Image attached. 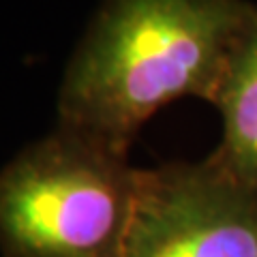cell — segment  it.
<instances>
[{"instance_id": "obj_2", "label": "cell", "mask_w": 257, "mask_h": 257, "mask_svg": "<svg viewBox=\"0 0 257 257\" xmlns=\"http://www.w3.org/2000/svg\"><path fill=\"white\" fill-rule=\"evenodd\" d=\"M142 170L56 126L0 170L3 257H122Z\"/></svg>"}, {"instance_id": "obj_1", "label": "cell", "mask_w": 257, "mask_h": 257, "mask_svg": "<svg viewBox=\"0 0 257 257\" xmlns=\"http://www.w3.org/2000/svg\"><path fill=\"white\" fill-rule=\"evenodd\" d=\"M248 0H105L58 92V126L128 155L174 101H212L253 11Z\"/></svg>"}, {"instance_id": "obj_4", "label": "cell", "mask_w": 257, "mask_h": 257, "mask_svg": "<svg viewBox=\"0 0 257 257\" xmlns=\"http://www.w3.org/2000/svg\"><path fill=\"white\" fill-rule=\"evenodd\" d=\"M210 103L221 114L223 133L208 157L257 191V5L229 54Z\"/></svg>"}, {"instance_id": "obj_3", "label": "cell", "mask_w": 257, "mask_h": 257, "mask_svg": "<svg viewBox=\"0 0 257 257\" xmlns=\"http://www.w3.org/2000/svg\"><path fill=\"white\" fill-rule=\"evenodd\" d=\"M122 257H257V191L210 157L142 170Z\"/></svg>"}]
</instances>
